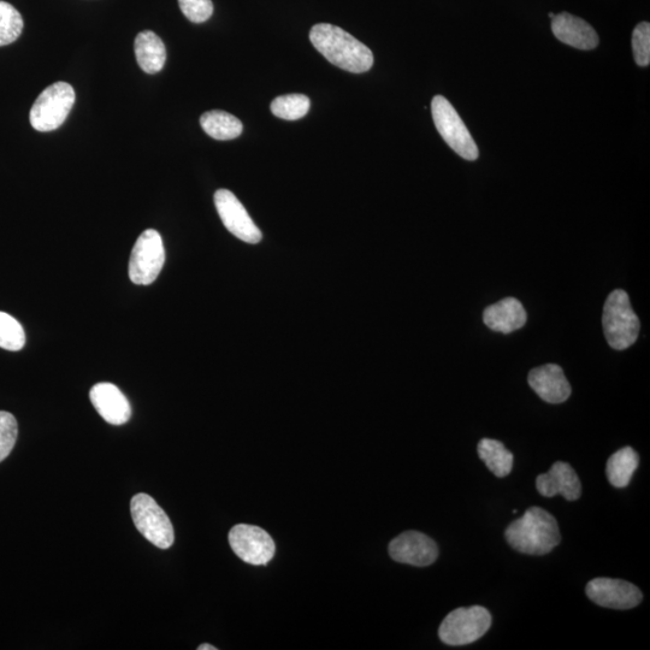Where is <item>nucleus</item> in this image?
<instances>
[{"label": "nucleus", "instance_id": "5701e85b", "mask_svg": "<svg viewBox=\"0 0 650 650\" xmlns=\"http://www.w3.org/2000/svg\"><path fill=\"white\" fill-rule=\"evenodd\" d=\"M25 22L19 10L0 0V46L13 44L20 38Z\"/></svg>", "mask_w": 650, "mask_h": 650}, {"label": "nucleus", "instance_id": "393cba45", "mask_svg": "<svg viewBox=\"0 0 650 650\" xmlns=\"http://www.w3.org/2000/svg\"><path fill=\"white\" fill-rule=\"evenodd\" d=\"M19 425L10 412L0 411V463L7 459L15 447Z\"/></svg>", "mask_w": 650, "mask_h": 650}, {"label": "nucleus", "instance_id": "9b49d317", "mask_svg": "<svg viewBox=\"0 0 650 650\" xmlns=\"http://www.w3.org/2000/svg\"><path fill=\"white\" fill-rule=\"evenodd\" d=\"M585 593L596 605L612 610H631L643 600L641 590L622 579L594 578L588 583Z\"/></svg>", "mask_w": 650, "mask_h": 650}, {"label": "nucleus", "instance_id": "2eb2a0df", "mask_svg": "<svg viewBox=\"0 0 650 650\" xmlns=\"http://www.w3.org/2000/svg\"><path fill=\"white\" fill-rule=\"evenodd\" d=\"M536 488L546 498L563 495L567 501H576L582 495V484L576 471L564 462L554 463L547 474L537 477Z\"/></svg>", "mask_w": 650, "mask_h": 650}, {"label": "nucleus", "instance_id": "6e6552de", "mask_svg": "<svg viewBox=\"0 0 650 650\" xmlns=\"http://www.w3.org/2000/svg\"><path fill=\"white\" fill-rule=\"evenodd\" d=\"M165 250L161 234L147 229L135 242L129 260V277L135 285L149 286L164 267Z\"/></svg>", "mask_w": 650, "mask_h": 650}, {"label": "nucleus", "instance_id": "0eeeda50", "mask_svg": "<svg viewBox=\"0 0 650 650\" xmlns=\"http://www.w3.org/2000/svg\"><path fill=\"white\" fill-rule=\"evenodd\" d=\"M431 114L443 140L466 161H476L480 152L462 118L445 97L436 96L431 102Z\"/></svg>", "mask_w": 650, "mask_h": 650}, {"label": "nucleus", "instance_id": "6ab92c4d", "mask_svg": "<svg viewBox=\"0 0 650 650\" xmlns=\"http://www.w3.org/2000/svg\"><path fill=\"white\" fill-rule=\"evenodd\" d=\"M200 124L204 132L212 139L227 141L239 138L244 126H242L239 118L232 114H228L222 110H212L205 112L200 117Z\"/></svg>", "mask_w": 650, "mask_h": 650}, {"label": "nucleus", "instance_id": "f03ea898", "mask_svg": "<svg viewBox=\"0 0 650 650\" xmlns=\"http://www.w3.org/2000/svg\"><path fill=\"white\" fill-rule=\"evenodd\" d=\"M505 537L516 551L546 555L559 546L561 535L557 519L540 507H531L522 518L508 525Z\"/></svg>", "mask_w": 650, "mask_h": 650}, {"label": "nucleus", "instance_id": "1a4fd4ad", "mask_svg": "<svg viewBox=\"0 0 650 650\" xmlns=\"http://www.w3.org/2000/svg\"><path fill=\"white\" fill-rule=\"evenodd\" d=\"M229 545L242 561L254 566L267 565L276 552L273 537L262 528L248 524L235 525L230 530Z\"/></svg>", "mask_w": 650, "mask_h": 650}, {"label": "nucleus", "instance_id": "ddd939ff", "mask_svg": "<svg viewBox=\"0 0 650 650\" xmlns=\"http://www.w3.org/2000/svg\"><path fill=\"white\" fill-rule=\"evenodd\" d=\"M90 399L94 409L109 424H126L132 417V407L126 395L115 384L97 383L91 389Z\"/></svg>", "mask_w": 650, "mask_h": 650}, {"label": "nucleus", "instance_id": "cd10ccee", "mask_svg": "<svg viewBox=\"0 0 650 650\" xmlns=\"http://www.w3.org/2000/svg\"><path fill=\"white\" fill-rule=\"evenodd\" d=\"M198 650H217V648L211 646V644H202V646L198 647Z\"/></svg>", "mask_w": 650, "mask_h": 650}, {"label": "nucleus", "instance_id": "a211bd4d", "mask_svg": "<svg viewBox=\"0 0 650 650\" xmlns=\"http://www.w3.org/2000/svg\"><path fill=\"white\" fill-rule=\"evenodd\" d=\"M135 57L139 67L147 74L161 72L167 61V49L156 33L145 31L138 34L134 43Z\"/></svg>", "mask_w": 650, "mask_h": 650}, {"label": "nucleus", "instance_id": "bb28decb", "mask_svg": "<svg viewBox=\"0 0 650 650\" xmlns=\"http://www.w3.org/2000/svg\"><path fill=\"white\" fill-rule=\"evenodd\" d=\"M180 9L193 23L208 21L214 14V4L211 0H179Z\"/></svg>", "mask_w": 650, "mask_h": 650}, {"label": "nucleus", "instance_id": "aec40b11", "mask_svg": "<svg viewBox=\"0 0 650 650\" xmlns=\"http://www.w3.org/2000/svg\"><path fill=\"white\" fill-rule=\"evenodd\" d=\"M640 464V458L634 448L624 447L608 459L606 475L608 481L616 488L629 486L632 476Z\"/></svg>", "mask_w": 650, "mask_h": 650}, {"label": "nucleus", "instance_id": "f3484780", "mask_svg": "<svg viewBox=\"0 0 650 650\" xmlns=\"http://www.w3.org/2000/svg\"><path fill=\"white\" fill-rule=\"evenodd\" d=\"M528 315L524 306L516 298H506L484 310L483 321L489 329L502 334H510L523 328Z\"/></svg>", "mask_w": 650, "mask_h": 650}, {"label": "nucleus", "instance_id": "39448f33", "mask_svg": "<svg viewBox=\"0 0 650 650\" xmlns=\"http://www.w3.org/2000/svg\"><path fill=\"white\" fill-rule=\"evenodd\" d=\"M492 614L482 606L460 607L443 620L439 636L447 646H466L487 634Z\"/></svg>", "mask_w": 650, "mask_h": 650}, {"label": "nucleus", "instance_id": "7ed1b4c3", "mask_svg": "<svg viewBox=\"0 0 650 650\" xmlns=\"http://www.w3.org/2000/svg\"><path fill=\"white\" fill-rule=\"evenodd\" d=\"M602 324L605 338L613 350L624 351L635 344L640 334V319L623 289H617L607 298Z\"/></svg>", "mask_w": 650, "mask_h": 650}, {"label": "nucleus", "instance_id": "4be33fe9", "mask_svg": "<svg viewBox=\"0 0 650 650\" xmlns=\"http://www.w3.org/2000/svg\"><path fill=\"white\" fill-rule=\"evenodd\" d=\"M310 105L309 97L304 94H287L275 98L270 108L271 112L282 120L297 121L307 115Z\"/></svg>", "mask_w": 650, "mask_h": 650}, {"label": "nucleus", "instance_id": "20e7f679", "mask_svg": "<svg viewBox=\"0 0 650 650\" xmlns=\"http://www.w3.org/2000/svg\"><path fill=\"white\" fill-rule=\"evenodd\" d=\"M75 104V91L67 82H56L40 93L32 106L29 121L38 132L61 127Z\"/></svg>", "mask_w": 650, "mask_h": 650}, {"label": "nucleus", "instance_id": "423d86ee", "mask_svg": "<svg viewBox=\"0 0 650 650\" xmlns=\"http://www.w3.org/2000/svg\"><path fill=\"white\" fill-rule=\"evenodd\" d=\"M130 511L139 533L161 549L174 545V527L167 513L152 496L141 493L130 501Z\"/></svg>", "mask_w": 650, "mask_h": 650}, {"label": "nucleus", "instance_id": "9d476101", "mask_svg": "<svg viewBox=\"0 0 650 650\" xmlns=\"http://www.w3.org/2000/svg\"><path fill=\"white\" fill-rule=\"evenodd\" d=\"M215 205L224 227L236 238L252 245L262 241V232L234 193L228 189H218L215 193Z\"/></svg>", "mask_w": 650, "mask_h": 650}, {"label": "nucleus", "instance_id": "b1692460", "mask_svg": "<svg viewBox=\"0 0 650 650\" xmlns=\"http://www.w3.org/2000/svg\"><path fill=\"white\" fill-rule=\"evenodd\" d=\"M26 345V334L21 323L8 313L0 311V348L17 352Z\"/></svg>", "mask_w": 650, "mask_h": 650}, {"label": "nucleus", "instance_id": "412c9836", "mask_svg": "<svg viewBox=\"0 0 650 650\" xmlns=\"http://www.w3.org/2000/svg\"><path fill=\"white\" fill-rule=\"evenodd\" d=\"M477 449L480 458L496 477L502 478L511 474L513 454L508 451L504 443L493 439H483L478 443Z\"/></svg>", "mask_w": 650, "mask_h": 650}, {"label": "nucleus", "instance_id": "a878e982", "mask_svg": "<svg viewBox=\"0 0 650 650\" xmlns=\"http://www.w3.org/2000/svg\"><path fill=\"white\" fill-rule=\"evenodd\" d=\"M632 50L635 61L640 67H648L650 62V25L641 22L632 33Z\"/></svg>", "mask_w": 650, "mask_h": 650}, {"label": "nucleus", "instance_id": "dca6fc26", "mask_svg": "<svg viewBox=\"0 0 650 650\" xmlns=\"http://www.w3.org/2000/svg\"><path fill=\"white\" fill-rule=\"evenodd\" d=\"M552 31L561 43L579 50H593L599 45V35L595 29L588 22L569 13L554 16Z\"/></svg>", "mask_w": 650, "mask_h": 650}, {"label": "nucleus", "instance_id": "f8f14e48", "mask_svg": "<svg viewBox=\"0 0 650 650\" xmlns=\"http://www.w3.org/2000/svg\"><path fill=\"white\" fill-rule=\"evenodd\" d=\"M389 555L398 563L424 567L435 563L439 547L427 535L406 531L389 543Z\"/></svg>", "mask_w": 650, "mask_h": 650}, {"label": "nucleus", "instance_id": "4468645a", "mask_svg": "<svg viewBox=\"0 0 650 650\" xmlns=\"http://www.w3.org/2000/svg\"><path fill=\"white\" fill-rule=\"evenodd\" d=\"M530 387L549 404L565 403L571 395V386L564 370L557 364H546L530 371Z\"/></svg>", "mask_w": 650, "mask_h": 650}, {"label": "nucleus", "instance_id": "f257e3e1", "mask_svg": "<svg viewBox=\"0 0 650 650\" xmlns=\"http://www.w3.org/2000/svg\"><path fill=\"white\" fill-rule=\"evenodd\" d=\"M310 40L330 63L346 72L365 73L374 65V53L369 47L340 27L318 23L311 29Z\"/></svg>", "mask_w": 650, "mask_h": 650}]
</instances>
